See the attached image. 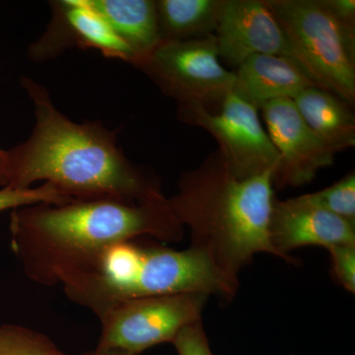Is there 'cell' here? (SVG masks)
<instances>
[{
	"label": "cell",
	"instance_id": "ac0fdd59",
	"mask_svg": "<svg viewBox=\"0 0 355 355\" xmlns=\"http://www.w3.org/2000/svg\"><path fill=\"white\" fill-rule=\"evenodd\" d=\"M308 200L335 216L355 223V173L316 193L304 195Z\"/></svg>",
	"mask_w": 355,
	"mask_h": 355
},
{
	"label": "cell",
	"instance_id": "8992f818",
	"mask_svg": "<svg viewBox=\"0 0 355 355\" xmlns=\"http://www.w3.org/2000/svg\"><path fill=\"white\" fill-rule=\"evenodd\" d=\"M135 67L178 105H200L209 112L220 108L235 85V72L222 65L214 35L161 42Z\"/></svg>",
	"mask_w": 355,
	"mask_h": 355
},
{
	"label": "cell",
	"instance_id": "7c38bea8",
	"mask_svg": "<svg viewBox=\"0 0 355 355\" xmlns=\"http://www.w3.org/2000/svg\"><path fill=\"white\" fill-rule=\"evenodd\" d=\"M270 239L277 258L295 263L291 252L301 247L327 250L355 244V223L311 202L305 196L279 200L275 198L270 218Z\"/></svg>",
	"mask_w": 355,
	"mask_h": 355
},
{
	"label": "cell",
	"instance_id": "cb8c5ba5",
	"mask_svg": "<svg viewBox=\"0 0 355 355\" xmlns=\"http://www.w3.org/2000/svg\"><path fill=\"white\" fill-rule=\"evenodd\" d=\"M6 186V174H4V150L0 151V188Z\"/></svg>",
	"mask_w": 355,
	"mask_h": 355
},
{
	"label": "cell",
	"instance_id": "8fae6325",
	"mask_svg": "<svg viewBox=\"0 0 355 355\" xmlns=\"http://www.w3.org/2000/svg\"><path fill=\"white\" fill-rule=\"evenodd\" d=\"M214 37L219 58L230 67H239L253 55H279L296 62L266 0H225Z\"/></svg>",
	"mask_w": 355,
	"mask_h": 355
},
{
	"label": "cell",
	"instance_id": "5bb4252c",
	"mask_svg": "<svg viewBox=\"0 0 355 355\" xmlns=\"http://www.w3.org/2000/svg\"><path fill=\"white\" fill-rule=\"evenodd\" d=\"M308 127L336 154L355 146L354 106L313 86L292 99Z\"/></svg>",
	"mask_w": 355,
	"mask_h": 355
},
{
	"label": "cell",
	"instance_id": "277c9868",
	"mask_svg": "<svg viewBox=\"0 0 355 355\" xmlns=\"http://www.w3.org/2000/svg\"><path fill=\"white\" fill-rule=\"evenodd\" d=\"M67 298L94 314L135 299L202 293L232 300L239 279L200 250L119 243L64 280Z\"/></svg>",
	"mask_w": 355,
	"mask_h": 355
},
{
	"label": "cell",
	"instance_id": "9a60e30c",
	"mask_svg": "<svg viewBox=\"0 0 355 355\" xmlns=\"http://www.w3.org/2000/svg\"><path fill=\"white\" fill-rule=\"evenodd\" d=\"M132 49L135 65L161 43L155 0H88Z\"/></svg>",
	"mask_w": 355,
	"mask_h": 355
},
{
	"label": "cell",
	"instance_id": "ffe728a7",
	"mask_svg": "<svg viewBox=\"0 0 355 355\" xmlns=\"http://www.w3.org/2000/svg\"><path fill=\"white\" fill-rule=\"evenodd\" d=\"M331 272L336 284L345 291L355 292V244H343L328 250Z\"/></svg>",
	"mask_w": 355,
	"mask_h": 355
},
{
	"label": "cell",
	"instance_id": "30bf717a",
	"mask_svg": "<svg viewBox=\"0 0 355 355\" xmlns=\"http://www.w3.org/2000/svg\"><path fill=\"white\" fill-rule=\"evenodd\" d=\"M51 19L48 29L30 46L32 60L58 57L69 48L94 49L104 57L123 60L135 67L132 49L88 3V0L51 2Z\"/></svg>",
	"mask_w": 355,
	"mask_h": 355
},
{
	"label": "cell",
	"instance_id": "44dd1931",
	"mask_svg": "<svg viewBox=\"0 0 355 355\" xmlns=\"http://www.w3.org/2000/svg\"><path fill=\"white\" fill-rule=\"evenodd\" d=\"M178 355H214L202 320L184 327L172 342Z\"/></svg>",
	"mask_w": 355,
	"mask_h": 355
},
{
	"label": "cell",
	"instance_id": "d4e9b609",
	"mask_svg": "<svg viewBox=\"0 0 355 355\" xmlns=\"http://www.w3.org/2000/svg\"><path fill=\"white\" fill-rule=\"evenodd\" d=\"M0 151H1V149H0Z\"/></svg>",
	"mask_w": 355,
	"mask_h": 355
},
{
	"label": "cell",
	"instance_id": "ba28073f",
	"mask_svg": "<svg viewBox=\"0 0 355 355\" xmlns=\"http://www.w3.org/2000/svg\"><path fill=\"white\" fill-rule=\"evenodd\" d=\"M209 297L202 293L175 294L110 306L96 314L101 323L97 347L139 355L161 343H172L184 327L202 320Z\"/></svg>",
	"mask_w": 355,
	"mask_h": 355
},
{
	"label": "cell",
	"instance_id": "603a6c76",
	"mask_svg": "<svg viewBox=\"0 0 355 355\" xmlns=\"http://www.w3.org/2000/svg\"><path fill=\"white\" fill-rule=\"evenodd\" d=\"M83 355H139L132 354V352H125V350L119 349H112V347H97L95 349L85 352Z\"/></svg>",
	"mask_w": 355,
	"mask_h": 355
},
{
	"label": "cell",
	"instance_id": "d6986e66",
	"mask_svg": "<svg viewBox=\"0 0 355 355\" xmlns=\"http://www.w3.org/2000/svg\"><path fill=\"white\" fill-rule=\"evenodd\" d=\"M72 202L50 184H42L29 189L0 188V212L20 209L29 205L50 203L62 205Z\"/></svg>",
	"mask_w": 355,
	"mask_h": 355
},
{
	"label": "cell",
	"instance_id": "4fadbf2b",
	"mask_svg": "<svg viewBox=\"0 0 355 355\" xmlns=\"http://www.w3.org/2000/svg\"><path fill=\"white\" fill-rule=\"evenodd\" d=\"M234 72L233 93L257 110L275 100H292L316 86L297 62L279 55H251Z\"/></svg>",
	"mask_w": 355,
	"mask_h": 355
},
{
	"label": "cell",
	"instance_id": "7402d4cb",
	"mask_svg": "<svg viewBox=\"0 0 355 355\" xmlns=\"http://www.w3.org/2000/svg\"><path fill=\"white\" fill-rule=\"evenodd\" d=\"M322 2L338 20L355 28L354 0H322Z\"/></svg>",
	"mask_w": 355,
	"mask_h": 355
},
{
	"label": "cell",
	"instance_id": "6da1fadb",
	"mask_svg": "<svg viewBox=\"0 0 355 355\" xmlns=\"http://www.w3.org/2000/svg\"><path fill=\"white\" fill-rule=\"evenodd\" d=\"M21 85L34 107L35 125L24 142L4 150L6 187L29 189L42 182L72 200L167 198L157 178L125 156L116 132L98 121L69 120L46 87L30 77H23Z\"/></svg>",
	"mask_w": 355,
	"mask_h": 355
},
{
	"label": "cell",
	"instance_id": "52a82bcc",
	"mask_svg": "<svg viewBox=\"0 0 355 355\" xmlns=\"http://www.w3.org/2000/svg\"><path fill=\"white\" fill-rule=\"evenodd\" d=\"M177 116L182 123L202 128L214 137L224 164L237 179L275 174L279 155L258 110L235 93L229 94L216 112L197 104L178 105Z\"/></svg>",
	"mask_w": 355,
	"mask_h": 355
},
{
	"label": "cell",
	"instance_id": "7a4b0ae2",
	"mask_svg": "<svg viewBox=\"0 0 355 355\" xmlns=\"http://www.w3.org/2000/svg\"><path fill=\"white\" fill-rule=\"evenodd\" d=\"M9 226L11 247L26 275L44 286H60L119 243L140 237L177 242L184 234L168 198L144 203L118 200L41 203L12 210Z\"/></svg>",
	"mask_w": 355,
	"mask_h": 355
},
{
	"label": "cell",
	"instance_id": "9c48e42d",
	"mask_svg": "<svg viewBox=\"0 0 355 355\" xmlns=\"http://www.w3.org/2000/svg\"><path fill=\"white\" fill-rule=\"evenodd\" d=\"M266 133L279 155L273 188H299L319 170L335 162L331 150L303 120L291 99L266 103L260 109Z\"/></svg>",
	"mask_w": 355,
	"mask_h": 355
},
{
	"label": "cell",
	"instance_id": "e0dca14e",
	"mask_svg": "<svg viewBox=\"0 0 355 355\" xmlns=\"http://www.w3.org/2000/svg\"><path fill=\"white\" fill-rule=\"evenodd\" d=\"M0 355H67L44 334L19 324L0 326Z\"/></svg>",
	"mask_w": 355,
	"mask_h": 355
},
{
	"label": "cell",
	"instance_id": "5b68a950",
	"mask_svg": "<svg viewBox=\"0 0 355 355\" xmlns=\"http://www.w3.org/2000/svg\"><path fill=\"white\" fill-rule=\"evenodd\" d=\"M286 34L296 62L317 87L354 107L355 28L322 0H266Z\"/></svg>",
	"mask_w": 355,
	"mask_h": 355
},
{
	"label": "cell",
	"instance_id": "2e32d148",
	"mask_svg": "<svg viewBox=\"0 0 355 355\" xmlns=\"http://www.w3.org/2000/svg\"><path fill=\"white\" fill-rule=\"evenodd\" d=\"M225 0H155L161 42L187 41L216 31Z\"/></svg>",
	"mask_w": 355,
	"mask_h": 355
},
{
	"label": "cell",
	"instance_id": "3957f363",
	"mask_svg": "<svg viewBox=\"0 0 355 355\" xmlns=\"http://www.w3.org/2000/svg\"><path fill=\"white\" fill-rule=\"evenodd\" d=\"M272 173L239 180L228 171L218 151L184 171L170 209L190 230L191 246L238 277L257 254L277 257L270 239L275 197Z\"/></svg>",
	"mask_w": 355,
	"mask_h": 355
}]
</instances>
